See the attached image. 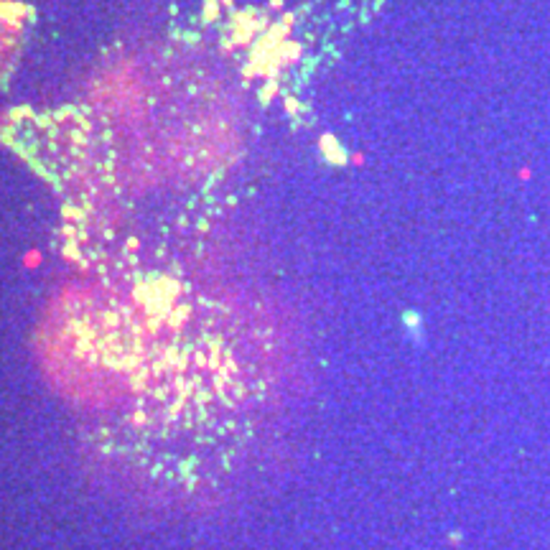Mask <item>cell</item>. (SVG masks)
<instances>
[{
  "label": "cell",
  "mask_w": 550,
  "mask_h": 550,
  "mask_svg": "<svg viewBox=\"0 0 550 550\" xmlns=\"http://www.w3.org/2000/svg\"><path fill=\"white\" fill-rule=\"evenodd\" d=\"M28 26V5L23 0H0V87H5L21 59Z\"/></svg>",
  "instance_id": "6da1fadb"
}]
</instances>
